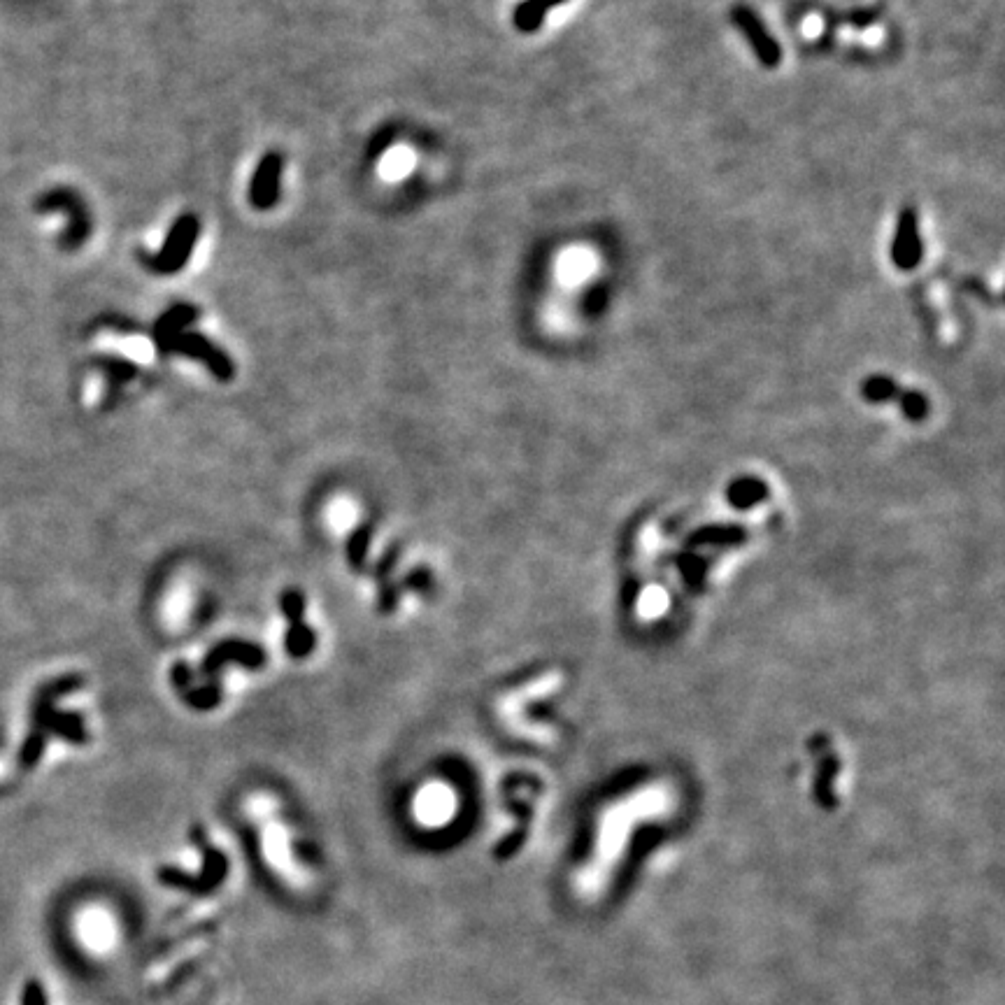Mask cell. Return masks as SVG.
Here are the masks:
<instances>
[{"mask_svg": "<svg viewBox=\"0 0 1005 1005\" xmlns=\"http://www.w3.org/2000/svg\"><path fill=\"white\" fill-rule=\"evenodd\" d=\"M84 684L80 675H63L45 684L38 691L33 703V729L42 733H56V736L66 738L73 745H84L89 740L87 729H84V719L77 712H61L54 708V701L61 696H68Z\"/></svg>", "mask_w": 1005, "mask_h": 1005, "instance_id": "cell-1", "label": "cell"}, {"mask_svg": "<svg viewBox=\"0 0 1005 1005\" xmlns=\"http://www.w3.org/2000/svg\"><path fill=\"white\" fill-rule=\"evenodd\" d=\"M191 838H194V843L201 847V852H203L201 875H198V878H187V875L175 871V868H161L159 880L163 882V885L180 887V889H187V892H194L198 896H205V894L215 892V889L226 880L228 864H226L224 854L215 850V847H210L208 840H205V831L201 829V826H194V829H191Z\"/></svg>", "mask_w": 1005, "mask_h": 1005, "instance_id": "cell-2", "label": "cell"}, {"mask_svg": "<svg viewBox=\"0 0 1005 1005\" xmlns=\"http://www.w3.org/2000/svg\"><path fill=\"white\" fill-rule=\"evenodd\" d=\"M198 231L201 224L194 215H182L170 228L166 242H163L161 252L152 259V268L156 273H177L187 266L191 254H194Z\"/></svg>", "mask_w": 1005, "mask_h": 1005, "instance_id": "cell-3", "label": "cell"}, {"mask_svg": "<svg viewBox=\"0 0 1005 1005\" xmlns=\"http://www.w3.org/2000/svg\"><path fill=\"white\" fill-rule=\"evenodd\" d=\"M731 21L738 26V31L750 42L754 56L764 68H778L782 63V49L773 33L768 31L764 19L752 10L750 5L738 3L731 7Z\"/></svg>", "mask_w": 1005, "mask_h": 1005, "instance_id": "cell-4", "label": "cell"}, {"mask_svg": "<svg viewBox=\"0 0 1005 1005\" xmlns=\"http://www.w3.org/2000/svg\"><path fill=\"white\" fill-rule=\"evenodd\" d=\"M892 263L908 273V270H915L922 261L924 245H922V233H919V212L915 205H905L898 215L896 222V233L892 242Z\"/></svg>", "mask_w": 1005, "mask_h": 1005, "instance_id": "cell-5", "label": "cell"}, {"mask_svg": "<svg viewBox=\"0 0 1005 1005\" xmlns=\"http://www.w3.org/2000/svg\"><path fill=\"white\" fill-rule=\"evenodd\" d=\"M163 347L175 349V352H182L187 356H194L198 361H203L219 380H231L233 377V363L226 359L222 349H217L208 338H203V335L182 331L177 333L175 338H170Z\"/></svg>", "mask_w": 1005, "mask_h": 1005, "instance_id": "cell-6", "label": "cell"}, {"mask_svg": "<svg viewBox=\"0 0 1005 1005\" xmlns=\"http://www.w3.org/2000/svg\"><path fill=\"white\" fill-rule=\"evenodd\" d=\"M284 159L277 152L263 156L256 166L252 177V187H249V201L256 210H270L280 198V182H282Z\"/></svg>", "mask_w": 1005, "mask_h": 1005, "instance_id": "cell-7", "label": "cell"}, {"mask_svg": "<svg viewBox=\"0 0 1005 1005\" xmlns=\"http://www.w3.org/2000/svg\"><path fill=\"white\" fill-rule=\"evenodd\" d=\"M231 661L254 670L266 664V654H263L261 647L245 643V640H224V643H219L215 650L205 657L203 675L212 677L217 670H222L226 664H231Z\"/></svg>", "mask_w": 1005, "mask_h": 1005, "instance_id": "cell-8", "label": "cell"}, {"mask_svg": "<svg viewBox=\"0 0 1005 1005\" xmlns=\"http://www.w3.org/2000/svg\"><path fill=\"white\" fill-rule=\"evenodd\" d=\"M547 12L550 10L540 0H522L512 12V24L519 33H536L545 24Z\"/></svg>", "mask_w": 1005, "mask_h": 1005, "instance_id": "cell-9", "label": "cell"}, {"mask_svg": "<svg viewBox=\"0 0 1005 1005\" xmlns=\"http://www.w3.org/2000/svg\"><path fill=\"white\" fill-rule=\"evenodd\" d=\"M315 645H317V636L312 633V629H308V626H305L303 622L289 624L287 638H284V647H287V652L291 654V657L305 659L312 650H315Z\"/></svg>", "mask_w": 1005, "mask_h": 1005, "instance_id": "cell-10", "label": "cell"}, {"mask_svg": "<svg viewBox=\"0 0 1005 1005\" xmlns=\"http://www.w3.org/2000/svg\"><path fill=\"white\" fill-rule=\"evenodd\" d=\"M196 312L189 308V305H177L168 312L166 317L161 319L159 326H156V338L161 340V345H166L170 338H175L177 333H182L184 326H187L191 319H194Z\"/></svg>", "mask_w": 1005, "mask_h": 1005, "instance_id": "cell-11", "label": "cell"}, {"mask_svg": "<svg viewBox=\"0 0 1005 1005\" xmlns=\"http://www.w3.org/2000/svg\"><path fill=\"white\" fill-rule=\"evenodd\" d=\"M45 747H47V733H42V731H31L26 736L24 740V745H21V750H19V764L21 768H26V771H31V768L38 766V761L42 759V754H45Z\"/></svg>", "mask_w": 1005, "mask_h": 1005, "instance_id": "cell-12", "label": "cell"}, {"mask_svg": "<svg viewBox=\"0 0 1005 1005\" xmlns=\"http://www.w3.org/2000/svg\"><path fill=\"white\" fill-rule=\"evenodd\" d=\"M184 701H187L191 708L196 710H212L215 705L222 701V691H219V684L212 682L208 687H198V689H187L182 691Z\"/></svg>", "mask_w": 1005, "mask_h": 1005, "instance_id": "cell-13", "label": "cell"}, {"mask_svg": "<svg viewBox=\"0 0 1005 1005\" xmlns=\"http://www.w3.org/2000/svg\"><path fill=\"white\" fill-rule=\"evenodd\" d=\"M368 545H370V526H361V529L354 531V536L349 538V545H347L349 563H352L354 570H361L363 568V561H366Z\"/></svg>", "mask_w": 1005, "mask_h": 1005, "instance_id": "cell-14", "label": "cell"}, {"mask_svg": "<svg viewBox=\"0 0 1005 1005\" xmlns=\"http://www.w3.org/2000/svg\"><path fill=\"white\" fill-rule=\"evenodd\" d=\"M280 605H282V612H284V615H287V619H289V624L303 622L305 598H303L301 591H296V589L284 591V594L280 596Z\"/></svg>", "mask_w": 1005, "mask_h": 1005, "instance_id": "cell-15", "label": "cell"}, {"mask_svg": "<svg viewBox=\"0 0 1005 1005\" xmlns=\"http://www.w3.org/2000/svg\"><path fill=\"white\" fill-rule=\"evenodd\" d=\"M864 391L871 401H887V398H892L896 394V384L892 380H887V377H873V380L866 382Z\"/></svg>", "mask_w": 1005, "mask_h": 1005, "instance_id": "cell-16", "label": "cell"}, {"mask_svg": "<svg viewBox=\"0 0 1005 1005\" xmlns=\"http://www.w3.org/2000/svg\"><path fill=\"white\" fill-rule=\"evenodd\" d=\"M21 1005H47V994L38 980L26 982L24 992H21Z\"/></svg>", "mask_w": 1005, "mask_h": 1005, "instance_id": "cell-17", "label": "cell"}, {"mask_svg": "<svg viewBox=\"0 0 1005 1005\" xmlns=\"http://www.w3.org/2000/svg\"><path fill=\"white\" fill-rule=\"evenodd\" d=\"M403 587L405 589H422V591H426V589L431 587V573L426 568L412 570V573L403 580Z\"/></svg>", "mask_w": 1005, "mask_h": 1005, "instance_id": "cell-18", "label": "cell"}, {"mask_svg": "<svg viewBox=\"0 0 1005 1005\" xmlns=\"http://www.w3.org/2000/svg\"><path fill=\"white\" fill-rule=\"evenodd\" d=\"M191 682H194V673H191V668L187 664H175L173 668V684L180 691H187L191 689Z\"/></svg>", "mask_w": 1005, "mask_h": 1005, "instance_id": "cell-19", "label": "cell"}, {"mask_svg": "<svg viewBox=\"0 0 1005 1005\" xmlns=\"http://www.w3.org/2000/svg\"><path fill=\"white\" fill-rule=\"evenodd\" d=\"M540 3H543L547 10H552V7H559V5L566 3V0H540Z\"/></svg>", "mask_w": 1005, "mask_h": 1005, "instance_id": "cell-20", "label": "cell"}]
</instances>
